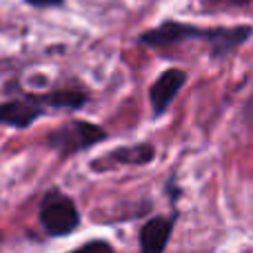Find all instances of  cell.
<instances>
[{
    "label": "cell",
    "mask_w": 253,
    "mask_h": 253,
    "mask_svg": "<svg viewBox=\"0 0 253 253\" xmlns=\"http://www.w3.org/2000/svg\"><path fill=\"white\" fill-rule=\"evenodd\" d=\"M38 222L49 238H67L78 231V227H80L78 205L62 189L51 187L40 198Z\"/></svg>",
    "instance_id": "obj_1"
},
{
    "label": "cell",
    "mask_w": 253,
    "mask_h": 253,
    "mask_svg": "<svg viewBox=\"0 0 253 253\" xmlns=\"http://www.w3.org/2000/svg\"><path fill=\"white\" fill-rule=\"evenodd\" d=\"M109 138L107 129L89 120H67L47 133V147L60 158H74Z\"/></svg>",
    "instance_id": "obj_2"
},
{
    "label": "cell",
    "mask_w": 253,
    "mask_h": 253,
    "mask_svg": "<svg viewBox=\"0 0 253 253\" xmlns=\"http://www.w3.org/2000/svg\"><path fill=\"white\" fill-rule=\"evenodd\" d=\"M213 34H215V27H198L182 20H165L160 25L151 27V29L142 31L135 38V44L149 47V49H167V47H173V44L189 42V40H202V42L211 44Z\"/></svg>",
    "instance_id": "obj_3"
},
{
    "label": "cell",
    "mask_w": 253,
    "mask_h": 253,
    "mask_svg": "<svg viewBox=\"0 0 253 253\" xmlns=\"http://www.w3.org/2000/svg\"><path fill=\"white\" fill-rule=\"evenodd\" d=\"M187 80H189V74L184 69H180V67H169V69H165L153 80V84L149 87V102H151L153 120H160L169 111L175 96L184 89Z\"/></svg>",
    "instance_id": "obj_4"
},
{
    "label": "cell",
    "mask_w": 253,
    "mask_h": 253,
    "mask_svg": "<svg viewBox=\"0 0 253 253\" xmlns=\"http://www.w3.org/2000/svg\"><path fill=\"white\" fill-rule=\"evenodd\" d=\"M175 220H178L175 211L171 215H153V218H149L140 227L138 253H165L171 242V236H173Z\"/></svg>",
    "instance_id": "obj_5"
},
{
    "label": "cell",
    "mask_w": 253,
    "mask_h": 253,
    "mask_svg": "<svg viewBox=\"0 0 253 253\" xmlns=\"http://www.w3.org/2000/svg\"><path fill=\"white\" fill-rule=\"evenodd\" d=\"M156 156H158L156 147L151 142H133L107 151L91 167L93 169H105V167H147L151 162H156Z\"/></svg>",
    "instance_id": "obj_6"
},
{
    "label": "cell",
    "mask_w": 253,
    "mask_h": 253,
    "mask_svg": "<svg viewBox=\"0 0 253 253\" xmlns=\"http://www.w3.org/2000/svg\"><path fill=\"white\" fill-rule=\"evenodd\" d=\"M253 38V27L251 25H231V27H215L213 40L209 44V56L211 60H224L231 53H236L245 42Z\"/></svg>",
    "instance_id": "obj_7"
},
{
    "label": "cell",
    "mask_w": 253,
    "mask_h": 253,
    "mask_svg": "<svg viewBox=\"0 0 253 253\" xmlns=\"http://www.w3.org/2000/svg\"><path fill=\"white\" fill-rule=\"evenodd\" d=\"M22 98H27L34 105H40L42 109H67V111H80L87 107L89 93L83 89H58L49 93H31L22 91Z\"/></svg>",
    "instance_id": "obj_8"
},
{
    "label": "cell",
    "mask_w": 253,
    "mask_h": 253,
    "mask_svg": "<svg viewBox=\"0 0 253 253\" xmlns=\"http://www.w3.org/2000/svg\"><path fill=\"white\" fill-rule=\"evenodd\" d=\"M44 114H47V109H42L40 105H34L22 96L2 102V107H0V120L9 129H29Z\"/></svg>",
    "instance_id": "obj_9"
},
{
    "label": "cell",
    "mask_w": 253,
    "mask_h": 253,
    "mask_svg": "<svg viewBox=\"0 0 253 253\" xmlns=\"http://www.w3.org/2000/svg\"><path fill=\"white\" fill-rule=\"evenodd\" d=\"M67 253H116V249L111 242L102 240V238H96V240H89V242H84V245L76 247V249H71Z\"/></svg>",
    "instance_id": "obj_10"
},
{
    "label": "cell",
    "mask_w": 253,
    "mask_h": 253,
    "mask_svg": "<svg viewBox=\"0 0 253 253\" xmlns=\"http://www.w3.org/2000/svg\"><path fill=\"white\" fill-rule=\"evenodd\" d=\"M25 2L36 9H51V7H62L65 0H25Z\"/></svg>",
    "instance_id": "obj_11"
},
{
    "label": "cell",
    "mask_w": 253,
    "mask_h": 253,
    "mask_svg": "<svg viewBox=\"0 0 253 253\" xmlns=\"http://www.w3.org/2000/svg\"><path fill=\"white\" fill-rule=\"evenodd\" d=\"M167 193H169V198H171V202H175L182 193H180V187H175V178L171 175L169 178V182H167Z\"/></svg>",
    "instance_id": "obj_12"
},
{
    "label": "cell",
    "mask_w": 253,
    "mask_h": 253,
    "mask_svg": "<svg viewBox=\"0 0 253 253\" xmlns=\"http://www.w3.org/2000/svg\"><path fill=\"white\" fill-rule=\"evenodd\" d=\"M245 118H247V120H251V123H253V91H251V96L247 98V105H245Z\"/></svg>",
    "instance_id": "obj_13"
}]
</instances>
